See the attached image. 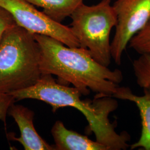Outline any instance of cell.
I'll list each match as a JSON object with an SVG mask.
<instances>
[{
	"label": "cell",
	"instance_id": "cell-1",
	"mask_svg": "<svg viewBox=\"0 0 150 150\" xmlns=\"http://www.w3.org/2000/svg\"><path fill=\"white\" fill-rule=\"evenodd\" d=\"M33 35L40 48L42 75L56 76L63 83L73 85L82 95L92 91L97 95L112 96L123 80L121 71L99 64L86 48L71 47L47 36Z\"/></svg>",
	"mask_w": 150,
	"mask_h": 150
},
{
	"label": "cell",
	"instance_id": "cell-2",
	"mask_svg": "<svg viewBox=\"0 0 150 150\" xmlns=\"http://www.w3.org/2000/svg\"><path fill=\"white\" fill-rule=\"evenodd\" d=\"M10 95L15 101L33 99L46 102L52 107L54 112L62 107L75 108L85 117L97 142L107 150H126L129 147V135L119 134L109 120L110 114L118 107L113 97L97 95L92 101L83 100L77 88L57 83L51 75H42L35 85Z\"/></svg>",
	"mask_w": 150,
	"mask_h": 150
},
{
	"label": "cell",
	"instance_id": "cell-3",
	"mask_svg": "<svg viewBox=\"0 0 150 150\" xmlns=\"http://www.w3.org/2000/svg\"><path fill=\"white\" fill-rule=\"evenodd\" d=\"M40 59L34 35L16 23L9 27L0 42V93L35 85L42 76Z\"/></svg>",
	"mask_w": 150,
	"mask_h": 150
},
{
	"label": "cell",
	"instance_id": "cell-4",
	"mask_svg": "<svg viewBox=\"0 0 150 150\" xmlns=\"http://www.w3.org/2000/svg\"><path fill=\"white\" fill-rule=\"evenodd\" d=\"M70 17V28L80 46L87 49L99 64L108 67L112 59L110 34L117 24L111 0H102L95 5L82 3Z\"/></svg>",
	"mask_w": 150,
	"mask_h": 150
},
{
	"label": "cell",
	"instance_id": "cell-5",
	"mask_svg": "<svg viewBox=\"0 0 150 150\" xmlns=\"http://www.w3.org/2000/svg\"><path fill=\"white\" fill-rule=\"evenodd\" d=\"M0 7L11 13L17 25L32 34L47 36L71 47H80L70 27L52 20L25 0H0Z\"/></svg>",
	"mask_w": 150,
	"mask_h": 150
},
{
	"label": "cell",
	"instance_id": "cell-6",
	"mask_svg": "<svg viewBox=\"0 0 150 150\" xmlns=\"http://www.w3.org/2000/svg\"><path fill=\"white\" fill-rule=\"evenodd\" d=\"M112 6L117 24L111 42V54L115 63L120 65L131 39L150 20V0H116Z\"/></svg>",
	"mask_w": 150,
	"mask_h": 150
},
{
	"label": "cell",
	"instance_id": "cell-7",
	"mask_svg": "<svg viewBox=\"0 0 150 150\" xmlns=\"http://www.w3.org/2000/svg\"><path fill=\"white\" fill-rule=\"evenodd\" d=\"M8 114L14 119L21 134L19 137L10 134L11 139L20 142L25 150H54V146L47 143L36 131L33 124L34 112L32 110L13 103L9 108Z\"/></svg>",
	"mask_w": 150,
	"mask_h": 150
},
{
	"label": "cell",
	"instance_id": "cell-8",
	"mask_svg": "<svg viewBox=\"0 0 150 150\" xmlns=\"http://www.w3.org/2000/svg\"><path fill=\"white\" fill-rule=\"evenodd\" d=\"M136 95L127 87L118 86L112 97L134 102L139 110L141 120V133L139 140L131 146V150H150V93Z\"/></svg>",
	"mask_w": 150,
	"mask_h": 150
},
{
	"label": "cell",
	"instance_id": "cell-9",
	"mask_svg": "<svg viewBox=\"0 0 150 150\" xmlns=\"http://www.w3.org/2000/svg\"><path fill=\"white\" fill-rule=\"evenodd\" d=\"M57 150H108L106 147L93 141L87 136L80 134L64 126L61 121H57L51 129Z\"/></svg>",
	"mask_w": 150,
	"mask_h": 150
},
{
	"label": "cell",
	"instance_id": "cell-10",
	"mask_svg": "<svg viewBox=\"0 0 150 150\" xmlns=\"http://www.w3.org/2000/svg\"><path fill=\"white\" fill-rule=\"evenodd\" d=\"M33 5L42 7L43 12L51 18L61 23L71 16L83 0H25Z\"/></svg>",
	"mask_w": 150,
	"mask_h": 150
},
{
	"label": "cell",
	"instance_id": "cell-11",
	"mask_svg": "<svg viewBox=\"0 0 150 150\" xmlns=\"http://www.w3.org/2000/svg\"><path fill=\"white\" fill-rule=\"evenodd\" d=\"M132 67L138 85L150 93V54H141L134 61Z\"/></svg>",
	"mask_w": 150,
	"mask_h": 150
},
{
	"label": "cell",
	"instance_id": "cell-12",
	"mask_svg": "<svg viewBox=\"0 0 150 150\" xmlns=\"http://www.w3.org/2000/svg\"><path fill=\"white\" fill-rule=\"evenodd\" d=\"M129 45L140 54H150V20L145 27L131 39Z\"/></svg>",
	"mask_w": 150,
	"mask_h": 150
},
{
	"label": "cell",
	"instance_id": "cell-13",
	"mask_svg": "<svg viewBox=\"0 0 150 150\" xmlns=\"http://www.w3.org/2000/svg\"><path fill=\"white\" fill-rule=\"evenodd\" d=\"M16 23L11 13L3 7H0V42L6 31Z\"/></svg>",
	"mask_w": 150,
	"mask_h": 150
},
{
	"label": "cell",
	"instance_id": "cell-14",
	"mask_svg": "<svg viewBox=\"0 0 150 150\" xmlns=\"http://www.w3.org/2000/svg\"><path fill=\"white\" fill-rule=\"evenodd\" d=\"M16 101L14 97L8 93H0V121L5 122L11 105Z\"/></svg>",
	"mask_w": 150,
	"mask_h": 150
}]
</instances>
